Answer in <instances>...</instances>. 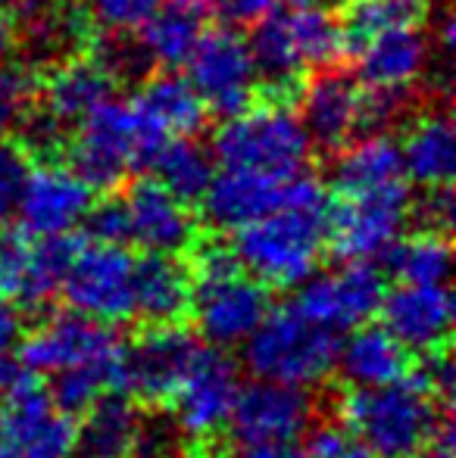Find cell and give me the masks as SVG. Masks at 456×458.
Segmentation results:
<instances>
[{
	"mask_svg": "<svg viewBox=\"0 0 456 458\" xmlns=\"http://www.w3.org/2000/svg\"><path fill=\"white\" fill-rule=\"evenodd\" d=\"M304 458H375L363 440L344 424H323L306 437Z\"/></svg>",
	"mask_w": 456,
	"mask_h": 458,
	"instance_id": "obj_39",
	"label": "cell"
},
{
	"mask_svg": "<svg viewBox=\"0 0 456 458\" xmlns=\"http://www.w3.org/2000/svg\"><path fill=\"white\" fill-rule=\"evenodd\" d=\"M188 81L201 94L207 113L222 119L241 113L256 97V63L250 44L235 29H210L201 31L194 54L188 56Z\"/></svg>",
	"mask_w": 456,
	"mask_h": 458,
	"instance_id": "obj_12",
	"label": "cell"
},
{
	"mask_svg": "<svg viewBox=\"0 0 456 458\" xmlns=\"http://www.w3.org/2000/svg\"><path fill=\"white\" fill-rule=\"evenodd\" d=\"M88 234L100 243H125L128 241V212L119 197H107L100 203H91L85 216Z\"/></svg>",
	"mask_w": 456,
	"mask_h": 458,
	"instance_id": "obj_41",
	"label": "cell"
},
{
	"mask_svg": "<svg viewBox=\"0 0 456 458\" xmlns=\"http://www.w3.org/2000/svg\"><path fill=\"white\" fill-rule=\"evenodd\" d=\"M122 337L113 325L98 321L82 312H56L44 318L31 334H22L16 344L19 365L31 374H54L63 368L94 365L113 371L119 384L122 365Z\"/></svg>",
	"mask_w": 456,
	"mask_h": 458,
	"instance_id": "obj_8",
	"label": "cell"
},
{
	"mask_svg": "<svg viewBox=\"0 0 456 458\" xmlns=\"http://www.w3.org/2000/svg\"><path fill=\"white\" fill-rule=\"evenodd\" d=\"M203 13L185 10V6L166 4L141 25L138 47L147 63L163 69H182L188 56L194 54L197 41L203 31Z\"/></svg>",
	"mask_w": 456,
	"mask_h": 458,
	"instance_id": "obj_30",
	"label": "cell"
},
{
	"mask_svg": "<svg viewBox=\"0 0 456 458\" xmlns=\"http://www.w3.org/2000/svg\"><path fill=\"white\" fill-rule=\"evenodd\" d=\"M256 75L275 94L294 88L306 72L325 69L344 54L341 22L329 6H288L262 13L247 38Z\"/></svg>",
	"mask_w": 456,
	"mask_h": 458,
	"instance_id": "obj_4",
	"label": "cell"
},
{
	"mask_svg": "<svg viewBox=\"0 0 456 458\" xmlns=\"http://www.w3.org/2000/svg\"><path fill=\"white\" fill-rule=\"evenodd\" d=\"M428 16V0H347L341 16L344 50H357L363 41L394 29H413Z\"/></svg>",
	"mask_w": 456,
	"mask_h": 458,
	"instance_id": "obj_33",
	"label": "cell"
},
{
	"mask_svg": "<svg viewBox=\"0 0 456 458\" xmlns=\"http://www.w3.org/2000/svg\"><path fill=\"white\" fill-rule=\"evenodd\" d=\"M0 443H4V396H0Z\"/></svg>",
	"mask_w": 456,
	"mask_h": 458,
	"instance_id": "obj_54",
	"label": "cell"
},
{
	"mask_svg": "<svg viewBox=\"0 0 456 458\" xmlns=\"http://www.w3.org/2000/svg\"><path fill=\"white\" fill-rule=\"evenodd\" d=\"M428 197L419 203V218L426 222V228L447 231L453 222V193L451 184L444 187H426Z\"/></svg>",
	"mask_w": 456,
	"mask_h": 458,
	"instance_id": "obj_44",
	"label": "cell"
},
{
	"mask_svg": "<svg viewBox=\"0 0 456 458\" xmlns=\"http://www.w3.org/2000/svg\"><path fill=\"white\" fill-rule=\"evenodd\" d=\"M19 128H22V140L19 144L25 147L29 153H41V157H47V153H56L63 147V122H56L50 113H25V119L19 122Z\"/></svg>",
	"mask_w": 456,
	"mask_h": 458,
	"instance_id": "obj_43",
	"label": "cell"
},
{
	"mask_svg": "<svg viewBox=\"0 0 456 458\" xmlns=\"http://www.w3.org/2000/svg\"><path fill=\"white\" fill-rule=\"evenodd\" d=\"M237 393H241V374L231 356H226L219 346H201L188 374L169 396L176 415L172 424L191 440H213L228 428Z\"/></svg>",
	"mask_w": 456,
	"mask_h": 458,
	"instance_id": "obj_13",
	"label": "cell"
},
{
	"mask_svg": "<svg viewBox=\"0 0 456 458\" xmlns=\"http://www.w3.org/2000/svg\"><path fill=\"white\" fill-rule=\"evenodd\" d=\"M35 91H38V81L29 72V66L0 60V140L19 128V122L31 109Z\"/></svg>",
	"mask_w": 456,
	"mask_h": 458,
	"instance_id": "obj_36",
	"label": "cell"
},
{
	"mask_svg": "<svg viewBox=\"0 0 456 458\" xmlns=\"http://www.w3.org/2000/svg\"><path fill=\"white\" fill-rule=\"evenodd\" d=\"M178 428L172 421H144L141 418L138 437L128 458H176L178 449Z\"/></svg>",
	"mask_w": 456,
	"mask_h": 458,
	"instance_id": "obj_42",
	"label": "cell"
},
{
	"mask_svg": "<svg viewBox=\"0 0 456 458\" xmlns=\"http://www.w3.org/2000/svg\"><path fill=\"white\" fill-rule=\"evenodd\" d=\"M357 81L366 91H409L428 66V41L413 29H394L363 41L357 50Z\"/></svg>",
	"mask_w": 456,
	"mask_h": 458,
	"instance_id": "obj_22",
	"label": "cell"
},
{
	"mask_svg": "<svg viewBox=\"0 0 456 458\" xmlns=\"http://www.w3.org/2000/svg\"><path fill=\"white\" fill-rule=\"evenodd\" d=\"M0 458H22V455H19L16 449L10 446V443H6V446H4V443H0Z\"/></svg>",
	"mask_w": 456,
	"mask_h": 458,
	"instance_id": "obj_53",
	"label": "cell"
},
{
	"mask_svg": "<svg viewBox=\"0 0 456 458\" xmlns=\"http://www.w3.org/2000/svg\"><path fill=\"white\" fill-rule=\"evenodd\" d=\"M113 88L116 79L94 56H73V60L50 69L38 91H41L44 113L69 125V122H82L91 109L110 100Z\"/></svg>",
	"mask_w": 456,
	"mask_h": 458,
	"instance_id": "obj_26",
	"label": "cell"
},
{
	"mask_svg": "<svg viewBox=\"0 0 456 458\" xmlns=\"http://www.w3.org/2000/svg\"><path fill=\"white\" fill-rule=\"evenodd\" d=\"M453 38H456L453 16H444V22H441V44H444V47H453Z\"/></svg>",
	"mask_w": 456,
	"mask_h": 458,
	"instance_id": "obj_50",
	"label": "cell"
},
{
	"mask_svg": "<svg viewBox=\"0 0 456 458\" xmlns=\"http://www.w3.org/2000/svg\"><path fill=\"white\" fill-rule=\"evenodd\" d=\"M335 368L341 371L344 384L353 390H372V386L394 384L413 371V352L394 337L384 325L350 327L347 340H338Z\"/></svg>",
	"mask_w": 456,
	"mask_h": 458,
	"instance_id": "obj_23",
	"label": "cell"
},
{
	"mask_svg": "<svg viewBox=\"0 0 456 458\" xmlns=\"http://www.w3.org/2000/svg\"><path fill=\"white\" fill-rule=\"evenodd\" d=\"M291 290L294 293L288 300L291 312H297L310 325L341 334L378 315L388 284H384V272L372 259H347V266L338 272H313Z\"/></svg>",
	"mask_w": 456,
	"mask_h": 458,
	"instance_id": "obj_9",
	"label": "cell"
},
{
	"mask_svg": "<svg viewBox=\"0 0 456 458\" xmlns=\"http://www.w3.org/2000/svg\"><path fill=\"white\" fill-rule=\"evenodd\" d=\"M409 187L344 199L329 216V243L341 259H378L403 234Z\"/></svg>",
	"mask_w": 456,
	"mask_h": 458,
	"instance_id": "obj_15",
	"label": "cell"
},
{
	"mask_svg": "<svg viewBox=\"0 0 456 458\" xmlns=\"http://www.w3.org/2000/svg\"><path fill=\"white\" fill-rule=\"evenodd\" d=\"M244 365L254 377L316 386L335 371L338 334L310 325L291 309H272L244 340Z\"/></svg>",
	"mask_w": 456,
	"mask_h": 458,
	"instance_id": "obj_7",
	"label": "cell"
},
{
	"mask_svg": "<svg viewBox=\"0 0 456 458\" xmlns=\"http://www.w3.org/2000/svg\"><path fill=\"white\" fill-rule=\"evenodd\" d=\"M191 309V272L172 253L134 259V315L151 325L182 321Z\"/></svg>",
	"mask_w": 456,
	"mask_h": 458,
	"instance_id": "obj_27",
	"label": "cell"
},
{
	"mask_svg": "<svg viewBox=\"0 0 456 458\" xmlns=\"http://www.w3.org/2000/svg\"><path fill=\"white\" fill-rule=\"evenodd\" d=\"M60 293L75 312L107 325L134 318V256L122 243L79 241Z\"/></svg>",
	"mask_w": 456,
	"mask_h": 458,
	"instance_id": "obj_10",
	"label": "cell"
},
{
	"mask_svg": "<svg viewBox=\"0 0 456 458\" xmlns=\"http://www.w3.org/2000/svg\"><path fill=\"white\" fill-rule=\"evenodd\" d=\"M4 390V440L22 458H75V421L60 411L38 374L13 368Z\"/></svg>",
	"mask_w": 456,
	"mask_h": 458,
	"instance_id": "obj_11",
	"label": "cell"
},
{
	"mask_svg": "<svg viewBox=\"0 0 456 458\" xmlns=\"http://www.w3.org/2000/svg\"><path fill=\"white\" fill-rule=\"evenodd\" d=\"M285 6H331L335 0H281Z\"/></svg>",
	"mask_w": 456,
	"mask_h": 458,
	"instance_id": "obj_52",
	"label": "cell"
},
{
	"mask_svg": "<svg viewBox=\"0 0 456 458\" xmlns=\"http://www.w3.org/2000/svg\"><path fill=\"white\" fill-rule=\"evenodd\" d=\"M331 187L344 199L388 193L397 187H407L403 172V153L391 134L375 131L366 138L347 140L331 165Z\"/></svg>",
	"mask_w": 456,
	"mask_h": 458,
	"instance_id": "obj_24",
	"label": "cell"
},
{
	"mask_svg": "<svg viewBox=\"0 0 456 458\" xmlns=\"http://www.w3.org/2000/svg\"><path fill=\"white\" fill-rule=\"evenodd\" d=\"M285 184L288 178L262 175V172L247 169L213 172L207 191L201 193L203 218H207L210 228L235 234L237 228L279 209L285 203Z\"/></svg>",
	"mask_w": 456,
	"mask_h": 458,
	"instance_id": "obj_21",
	"label": "cell"
},
{
	"mask_svg": "<svg viewBox=\"0 0 456 458\" xmlns=\"http://www.w3.org/2000/svg\"><path fill=\"white\" fill-rule=\"evenodd\" d=\"M275 0H210V10L222 16L228 25H254L262 13L272 10Z\"/></svg>",
	"mask_w": 456,
	"mask_h": 458,
	"instance_id": "obj_46",
	"label": "cell"
},
{
	"mask_svg": "<svg viewBox=\"0 0 456 458\" xmlns=\"http://www.w3.org/2000/svg\"><path fill=\"white\" fill-rule=\"evenodd\" d=\"M331 203L279 206L231 237V253L247 275L266 287L291 290L306 281L329 247Z\"/></svg>",
	"mask_w": 456,
	"mask_h": 458,
	"instance_id": "obj_2",
	"label": "cell"
},
{
	"mask_svg": "<svg viewBox=\"0 0 456 458\" xmlns=\"http://www.w3.org/2000/svg\"><path fill=\"white\" fill-rule=\"evenodd\" d=\"M19 337H22V312L13 300L0 296V368L13 359Z\"/></svg>",
	"mask_w": 456,
	"mask_h": 458,
	"instance_id": "obj_47",
	"label": "cell"
},
{
	"mask_svg": "<svg viewBox=\"0 0 456 458\" xmlns=\"http://www.w3.org/2000/svg\"><path fill=\"white\" fill-rule=\"evenodd\" d=\"M313 421V399L306 386L279 384V380L256 377L241 386L235 409L228 418V430L235 443L256 440H297Z\"/></svg>",
	"mask_w": 456,
	"mask_h": 458,
	"instance_id": "obj_17",
	"label": "cell"
},
{
	"mask_svg": "<svg viewBox=\"0 0 456 458\" xmlns=\"http://www.w3.org/2000/svg\"><path fill=\"white\" fill-rule=\"evenodd\" d=\"M94 203V191L75 175L69 165L44 163L31 165L19 197L16 216L29 237H60L73 234L85 222Z\"/></svg>",
	"mask_w": 456,
	"mask_h": 458,
	"instance_id": "obj_16",
	"label": "cell"
},
{
	"mask_svg": "<svg viewBox=\"0 0 456 458\" xmlns=\"http://www.w3.org/2000/svg\"><path fill=\"white\" fill-rule=\"evenodd\" d=\"M166 4L185 6V10H194V13H207L210 10V0H166Z\"/></svg>",
	"mask_w": 456,
	"mask_h": 458,
	"instance_id": "obj_51",
	"label": "cell"
},
{
	"mask_svg": "<svg viewBox=\"0 0 456 458\" xmlns=\"http://www.w3.org/2000/svg\"><path fill=\"white\" fill-rule=\"evenodd\" d=\"M141 428L138 405L128 393L107 390L75 424V458H128Z\"/></svg>",
	"mask_w": 456,
	"mask_h": 458,
	"instance_id": "obj_28",
	"label": "cell"
},
{
	"mask_svg": "<svg viewBox=\"0 0 456 458\" xmlns=\"http://www.w3.org/2000/svg\"><path fill=\"white\" fill-rule=\"evenodd\" d=\"M388 272L400 284H447L453 268V250L444 231L426 228L413 237H397L388 250Z\"/></svg>",
	"mask_w": 456,
	"mask_h": 458,
	"instance_id": "obj_32",
	"label": "cell"
},
{
	"mask_svg": "<svg viewBox=\"0 0 456 458\" xmlns=\"http://www.w3.org/2000/svg\"><path fill=\"white\" fill-rule=\"evenodd\" d=\"M163 140V134L153 131L132 103L110 97L79 122V131L66 147L69 169L91 191H113L132 172L151 165Z\"/></svg>",
	"mask_w": 456,
	"mask_h": 458,
	"instance_id": "obj_5",
	"label": "cell"
},
{
	"mask_svg": "<svg viewBox=\"0 0 456 458\" xmlns=\"http://www.w3.org/2000/svg\"><path fill=\"white\" fill-rule=\"evenodd\" d=\"M31 172V153L22 144L0 140V225L16 216L19 197H22L25 178Z\"/></svg>",
	"mask_w": 456,
	"mask_h": 458,
	"instance_id": "obj_38",
	"label": "cell"
},
{
	"mask_svg": "<svg viewBox=\"0 0 456 458\" xmlns=\"http://www.w3.org/2000/svg\"><path fill=\"white\" fill-rule=\"evenodd\" d=\"M128 103L163 138H188V134L203 131L207 125V106H203L201 94L185 75L172 72V69L147 79Z\"/></svg>",
	"mask_w": 456,
	"mask_h": 458,
	"instance_id": "obj_25",
	"label": "cell"
},
{
	"mask_svg": "<svg viewBox=\"0 0 456 458\" xmlns=\"http://www.w3.org/2000/svg\"><path fill=\"white\" fill-rule=\"evenodd\" d=\"M163 6V0H85V10L91 22H98L107 31H138L153 13Z\"/></svg>",
	"mask_w": 456,
	"mask_h": 458,
	"instance_id": "obj_37",
	"label": "cell"
},
{
	"mask_svg": "<svg viewBox=\"0 0 456 458\" xmlns=\"http://www.w3.org/2000/svg\"><path fill=\"white\" fill-rule=\"evenodd\" d=\"M16 41H19L16 16H13L10 10H4V6H0V60H6V56L13 54Z\"/></svg>",
	"mask_w": 456,
	"mask_h": 458,
	"instance_id": "obj_49",
	"label": "cell"
},
{
	"mask_svg": "<svg viewBox=\"0 0 456 458\" xmlns=\"http://www.w3.org/2000/svg\"><path fill=\"white\" fill-rule=\"evenodd\" d=\"M31 243L10 231H0V296L16 302L22 293L25 272H29Z\"/></svg>",
	"mask_w": 456,
	"mask_h": 458,
	"instance_id": "obj_40",
	"label": "cell"
},
{
	"mask_svg": "<svg viewBox=\"0 0 456 458\" xmlns=\"http://www.w3.org/2000/svg\"><path fill=\"white\" fill-rule=\"evenodd\" d=\"M310 134L288 103H250L228 115L213 138V159L222 169H247L262 175L291 178L306 172Z\"/></svg>",
	"mask_w": 456,
	"mask_h": 458,
	"instance_id": "obj_6",
	"label": "cell"
},
{
	"mask_svg": "<svg viewBox=\"0 0 456 458\" xmlns=\"http://www.w3.org/2000/svg\"><path fill=\"white\" fill-rule=\"evenodd\" d=\"M228 458H304V449L294 440H256L237 443Z\"/></svg>",
	"mask_w": 456,
	"mask_h": 458,
	"instance_id": "obj_48",
	"label": "cell"
},
{
	"mask_svg": "<svg viewBox=\"0 0 456 458\" xmlns=\"http://www.w3.org/2000/svg\"><path fill=\"white\" fill-rule=\"evenodd\" d=\"M300 125L310 144L323 150H341L366 128V91L344 72H319L300 91Z\"/></svg>",
	"mask_w": 456,
	"mask_h": 458,
	"instance_id": "obj_19",
	"label": "cell"
},
{
	"mask_svg": "<svg viewBox=\"0 0 456 458\" xmlns=\"http://www.w3.org/2000/svg\"><path fill=\"white\" fill-rule=\"evenodd\" d=\"M441 405L419 374L409 371L372 390L350 386L338 403V415L375 458H422L447 421Z\"/></svg>",
	"mask_w": 456,
	"mask_h": 458,
	"instance_id": "obj_1",
	"label": "cell"
},
{
	"mask_svg": "<svg viewBox=\"0 0 456 458\" xmlns=\"http://www.w3.org/2000/svg\"><path fill=\"white\" fill-rule=\"evenodd\" d=\"M128 212V241L147 253H185L197 237L194 212L157 178H141L122 197Z\"/></svg>",
	"mask_w": 456,
	"mask_h": 458,
	"instance_id": "obj_20",
	"label": "cell"
},
{
	"mask_svg": "<svg viewBox=\"0 0 456 458\" xmlns=\"http://www.w3.org/2000/svg\"><path fill=\"white\" fill-rule=\"evenodd\" d=\"M201 346V340L178 321L153 325L132 346L122 350L116 390L128 393L132 399H144V403H169Z\"/></svg>",
	"mask_w": 456,
	"mask_h": 458,
	"instance_id": "obj_14",
	"label": "cell"
},
{
	"mask_svg": "<svg viewBox=\"0 0 456 458\" xmlns=\"http://www.w3.org/2000/svg\"><path fill=\"white\" fill-rule=\"evenodd\" d=\"M79 247L73 234L60 237H38V243H31L29 253V272H25L22 293H19L16 306L22 309H38L47 300H54L63 287V277L73 262V253Z\"/></svg>",
	"mask_w": 456,
	"mask_h": 458,
	"instance_id": "obj_34",
	"label": "cell"
},
{
	"mask_svg": "<svg viewBox=\"0 0 456 458\" xmlns=\"http://www.w3.org/2000/svg\"><path fill=\"white\" fill-rule=\"evenodd\" d=\"M151 169L157 172V182L169 187L178 199L194 203L213 178L216 159L213 150H207L194 134H188V138H166L153 153Z\"/></svg>",
	"mask_w": 456,
	"mask_h": 458,
	"instance_id": "obj_31",
	"label": "cell"
},
{
	"mask_svg": "<svg viewBox=\"0 0 456 458\" xmlns=\"http://www.w3.org/2000/svg\"><path fill=\"white\" fill-rule=\"evenodd\" d=\"M382 325L409 352L432 356L444 350L453 331V296L447 284H397L378 306Z\"/></svg>",
	"mask_w": 456,
	"mask_h": 458,
	"instance_id": "obj_18",
	"label": "cell"
},
{
	"mask_svg": "<svg viewBox=\"0 0 456 458\" xmlns=\"http://www.w3.org/2000/svg\"><path fill=\"white\" fill-rule=\"evenodd\" d=\"M107 390H116V377L107 368L94 365H75L50 374V399L66 415H82L88 411Z\"/></svg>",
	"mask_w": 456,
	"mask_h": 458,
	"instance_id": "obj_35",
	"label": "cell"
},
{
	"mask_svg": "<svg viewBox=\"0 0 456 458\" xmlns=\"http://www.w3.org/2000/svg\"><path fill=\"white\" fill-rule=\"evenodd\" d=\"M419 377H422V384L428 386V390L434 393V396L441 399V403H451V393H453V362H451V356H447L444 350H438V352H432L428 356V362L426 368L419 371Z\"/></svg>",
	"mask_w": 456,
	"mask_h": 458,
	"instance_id": "obj_45",
	"label": "cell"
},
{
	"mask_svg": "<svg viewBox=\"0 0 456 458\" xmlns=\"http://www.w3.org/2000/svg\"><path fill=\"white\" fill-rule=\"evenodd\" d=\"M191 309L210 346L235 350L272 312V296L266 284L244 272L231 247L207 243L194 256Z\"/></svg>",
	"mask_w": 456,
	"mask_h": 458,
	"instance_id": "obj_3",
	"label": "cell"
},
{
	"mask_svg": "<svg viewBox=\"0 0 456 458\" xmlns=\"http://www.w3.org/2000/svg\"><path fill=\"white\" fill-rule=\"evenodd\" d=\"M407 182L422 187H444L456 169V131L453 122L441 113H428L409 125L400 144Z\"/></svg>",
	"mask_w": 456,
	"mask_h": 458,
	"instance_id": "obj_29",
	"label": "cell"
}]
</instances>
